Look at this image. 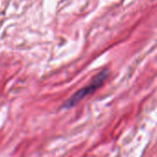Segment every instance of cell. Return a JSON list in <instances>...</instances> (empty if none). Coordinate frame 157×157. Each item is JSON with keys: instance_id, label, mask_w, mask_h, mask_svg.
Segmentation results:
<instances>
[{"instance_id": "cell-1", "label": "cell", "mask_w": 157, "mask_h": 157, "mask_svg": "<svg viewBox=\"0 0 157 157\" xmlns=\"http://www.w3.org/2000/svg\"><path fill=\"white\" fill-rule=\"evenodd\" d=\"M109 75V70L108 69H104L103 71H101L94 80L93 82L87 85L86 87L81 89L80 91H78L75 94H73L70 99L66 103L65 106L66 107H71L74 106L76 104H78L80 101H82L86 95L92 94L93 93H94L97 89H99L105 82V81Z\"/></svg>"}]
</instances>
